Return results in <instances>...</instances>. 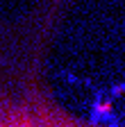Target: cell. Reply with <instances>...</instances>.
<instances>
[{
	"label": "cell",
	"instance_id": "cell-1",
	"mask_svg": "<svg viewBox=\"0 0 125 127\" xmlns=\"http://www.w3.org/2000/svg\"><path fill=\"white\" fill-rule=\"evenodd\" d=\"M93 107H96V116H98V118H112V116H114L112 100H100V102H96Z\"/></svg>",
	"mask_w": 125,
	"mask_h": 127
}]
</instances>
